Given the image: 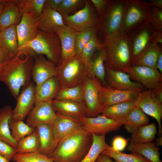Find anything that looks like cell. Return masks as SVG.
Wrapping results in <instances>:
<instances>
[{
    "label": "cell",
    "mask_w": 162,
    "mask_h": 162,
    "mask_svg": "<svg viewBox=\"0 0 162 162\" xmlns=\"http://www.w3.org/2000/svg\"><path fill=\"white\" fill-rule=\"evenodd\" d=\"M34 59L28 49L19 50L16 55L3 65L0 81L5 84L14 98H17L21 87L31 82Z\"/></svg>",
    "instance_id": "obj_1"
},
{
    "label": "cell",
    "mask_w": 162,
    "mask_h": 162,
    "mask_svg": "<svg viewBox=\"0 0 162 162\" xmlns=\"http://www.w3.org/2000/svg\"><path fill=\"white\" fill-rule=\"evenodd\" d=\"M92 136L83 127L61 139L49 157L55 162H80L92 145Z\"/></svg>",
    "instance_id": "obj_2"
},
{
    "label": "cell",
    "mask_w": 162,
    "mask_h": 162,
    "mask_svg": "<svg viewBox=\"0 0 162 162\" xmlns=\"http://www.w3.org/2000/svg\"><path fill=\"white\" fill-rule=\"evenodd\" d=\"M102 45L105 55V67L127 73L132 63L125 34L119 32L106 37Z\"/></svg>",
    "instance_id": "obj_3"
},
{
    "label": "cell",
    "mask_w": 162,
    "mask_h": 162,
    "mask_svg": "<svg viewBox=\"0 0 162 162\" xmlns=\"http://www.w3.org/2000/svg\"><path fill=\"white\" fill-rule=\"evenodd\" d=\"M28 49L36 54L45 55L46 58L56 65L59 64L61 46L56 33H48L38 30V34L33 40L26 43L18 50Z\"/></svg>",
    "instance_id": "obj_4"
},
{
    "label": "cell",
    "mask_w": 162,
    "mask_h": 162,
    "mask_svg": "<svg viewBox=\"0 0 162 162\" xmlns=\"http://www.w3.org/2000/svg\"><path fill=\"white\" fill-rule=\"evenodd\" d=\"M125 0H110L103 13L98 19L95 27L102 41L106 37L120 32Z\"/></svg>",
    "instance_id": "obj_5"
},
{
    "label": "cell",
    "mask_w": 162,
    "mask_h": 162,
    "mask_svg": "<svg viewBox=\"0 0 162 162\" xmlns=\"http://www.w3.org/2000/svg\"><path fill=\"white\" fill-rule=\"evenodd\" d=\"M152 7L142 0H125L120 32L125 34L131 30L149 22Z\"/></svg>",
    "instance_id": "obj_6"
},
{
    "label": "cell",
    "mask_w": 162,
    "mask_h": 162,
    "mask_svg": "<svg viewBox=\"0 0 162 162\" xmlns=\"http://www.w3.org/2000/svg\"><path fill=\"white\" fill-rule=\"evenodd\" d=\"M56 76L61 88H68L82 84L88 75L87 66L79 56L57 65Z\"/></svg>",
    "instance_id": "obj_7"
},
{
    "label": "cell",
    "mask_w": 162,
    "mask_h": 162,
    "mask_svg": "<svg viewBox=\"0 0 162 162\" xmlns=\"http://www.w3.org/2000/svg\"><path fill=\"white\" fill-rule=\"evenodd\" d=\"M158 32L150 22L141 25L125 34L130 53L132 66L151 43Z\"/></svg>",
    "instance_id": "obj_8"
},
{
    "label": "cell",
    "mask_w": 162,
    "mask_h": 162,
    "mask_svg": "<svg viewBox=\"0 0 162 162\" xmlns=\"http://www.w3.org/2000/svg\"><path fill=\"white\" fill-rule=\"evenodd\" d=\"M101 83L94 76L88 74L82 85V103L88 117H94L103 110L100 85Z\"/></svg>",
    "instance_id": "obj_9"
},
{
    "label": "cell",
    "mask_w": 162,
    "mask_h": 162,
    "mask_svg": "<svg viewBox=\"0 0 162 162\" xmlns=\"http://www.w3.org/2000/svg\"><path fill=\"white\" fill-rule=\"evenodd\" d=\"M99 16L91 0L74 14L63 17L64 24L77 32L95 27Z\"/></svg>",
    "instance_id": "obj_10"
},
{
    "label": "cell",
    "mask_w": 162,
    "mask_h": 162,
    "mask_svg": "<svg viewBox=\"0 0 162 162\" xmlns=\"http://www.w3.org/2000/svg\"><path fill=\"white\" fill-rule=\"evenodd\" d=\"M135 101L136 106L144 113L156 119L158 126V136H161L162 103L155 97L153 90H146L141 92Z\"/></svg>",
    "instance_id": "obj_11"
},
{
    "label": "cell",
    "mask_w": 162,
    "mask_h": 162,
    "mask_svg": "<svg viewBox=\"0 0 162 162\" xmlns=\"http://www.w3.org/2000/svg\"><path fill=\"white\" fill-rule=\"evenodd\" d=\"M127 73L131 79L140 84L146 90L153 89L162 84V74L157 69L133 65Z\"/></svg>",
    "instance_id": "obj_12"
},
{
    "label": "cell",
    "mask_w": 162,
    "mask_h": 162,
    "mask_svg": "<svg viewBox=\"0 0 162 162\" xmlns=\"http://www.w3.org/2000/svg\"><path fill=\"white\" fill-rule=\"evenodd\" d=\"M80 119L86 130L97 135H106L109 133L118 130L122 126L114 119L100 115L94 117H86Z\"/></svg>",
    "instance_id": "obj_13"
},
{
    "label": "cell",
    "mask_w": 162,
    "mask_h": 162,
    "mask_svg": "<svg viewBox=\"0 0 162 162\" xmlns=\"http://www.w3.org/2000/svg\"><path fill=\"white\" fill-rule=\"evenodd\" d=\"M34 62L32 71V77L37 87L49 79L56 76L57 65L42 55L32 54Z\"/></svg>",
    "instance_id": "obj_14"
},
{
    "label": "cell",
    "mask_w": 162,
    "mask_h": 162,
    "mask_svg": "<svg viewBox=\"0 0 162 162\" xmlns=\"http://www.w3.org/2000/svg\"><path fill=\"white\" fill-rule=\"evenodd\" d=\"M36 86L31 81L23 89L16 98L17 103L12 110V118L23 120L32 110L35 104Z\"/></svg>",
    "instance_id": "obj_15"
},
{
    "label": "cell",
    "mask_w": 162,
    "mask_h": 162,
    "mask_svg": "<svg viewBox=\"0 0 162 162\" xmlns=\"http://www.w3.org/2000/svg\"><path fill=\"white\" fill-rule=\"evenodd\" d=\"M34 105L27 116L26 124L34 128L41 124H52L56 116L52 100L39 102Z\"/></svg>",
    "instance_id": "obj_16"
},
{
    "label": "cell",
    "mask_w": 162,
    "mask_h": 162,
    "mask_svg": "<svg viewBox=\"0 0 162 162\" xmlns=\"http://www.w3.org/2000/svg\"><path fill=\"white\" fill-rule=\"evenodd\" d=\"M55 32L61 44L59 62L67 61L76 56L75 40L77 32L64 25L57 28Z\"/></svg>",
    "instance_id": "obj_17"
},
{
    "label": "cell",
    "mask_w": 162,
    "mask_h": 162,
    "mask_svg": "<svg viewBox=\"0 0 162 162\" xmlns=\"http://www.w3.org/2000/svg\"><path fill=\"white\" fill-rule=\"evenodd\" d=\"M105 67V80L107 86L122 90L142 92L146 90L140 84L132 81L127 73L115 71Z\"/></svg>",
    "instance_id": "obj_18"
},
{
    "label": "cell",
    "mask_w": 162,
    "mask_h": 162,
    "mask_svg": "<svg viewBox=\"0 0 162 162\" xmlns=\"http://www.w3.org/2000/svg\"><path fill=\"white\" fill-rule=\"evenodd\" d=\"M56 112V116L51 127L54 137L58 141L83 127L80 119Z\"/></svg>",
    "instance_id": "obj_19"
},
{
    "label": "cell",
    "mask_w": 162,
    "mask_h": 162,
    "mask_svg": "<svg viewBox=\"0 0 162 162\" xmlns=\"http://www.w3.org/2000/svg\"><path fill=\"white\" fill-rule=\"evenodd\" d=\"M103 109L113 104L128 100H135L141 91L122 90L107 86L100 85Z\"/></svg>",
    "instance_id": "obj_20"
},
{
    "label": "cell",
    "mask_w": 162,
    "mask_h": 162,
    "mask_svg": "<svg viewBox=\"0 0 162 162\" xmlns=\"http://www.w3.org/2000/svg\"><path fill=\"white\" fill-rule=\"evenodd\" d=\"M62 15L57 11L44 6L41 14L37 19L38 30L48 33H55L58 28L64 25Z\"/></svg>",
    "instance_id": "obj_21"
},
{
    "label": "cell",
    "mask_w": 162,
    "mask_h": 162,
    "mask_svg": "<svg viewBox=\"0 0 162 162\" xmlns=\"http://www.w3.org/2000/svg\"><path fill=\"white\" fill-rule=\"evenodd\" d=\"M112 119L124 125L125 128L130 134L139 127L149 124L150 121L147 115L137 106L125 114Z\"/></svg>",
    "instance_id": "obj_22"
},
{
    "label": "cell",
    "mask_w": 162,
    "mask_h": 162,
    "mask_svg": "<svg viewBox=\"0 0 162 162\" xmlns=\"http://www.w3.org/2000/svg\"><path fill=\"white\" fill-rule=\"evenodd\" d=\"M37 19L23 14L20 23L16 26L18 49L26 43L34 38L38 34Z\"/></svg>",
    "instance_id": "obj_23"
},
{
    "label": "cell",
    "mask_w": 162,
    "mask_h": 162,
    "mask_svg": "<svg viewBox=\"0 0 162 162\" xmlns=\"http://www.w3.org/2000/svg\"><path fill=\"white\" fill-rule=\"evenodd\" d=\"M36 128L40 141L39 152L49 157L53 153L58 142L54 137L51 124H41L38 125Z\"/></svg>",
    "instance_id": "obj_24"
},
{
    "label": "cell",
    "mask_w": 162,
    "mask_h": 162,
    "mask_svg": "<svg viewBox=\"0 0 162 162\" xmlns=\"http://www.w3.org/2000/svg\"><path fill=\"white\" fill-rule=\"evenodd\" d=\"M16 26L13 25L2 29L0 32V46L9 60L19 51Z\"/></svg>",
    "instance_id": "obj_25"
},
{
    "label": "cell",
    "mask_w": 162,
    "mask_h": 162,
    "mask_svg": "<svg viewBox=\"0 0 162 162\" xmlns=\"http://www.w3.org/2000/svg\"><path fill=\"white\" fill-rule=\"evenodd\" d=\"M52 104L55 111L59 113L79 119L87 117L82 103L53 99Z\"/></svg>",
    "instance_id": "obj_26"
},
{
    "label": "cell",
    "mask_w": 162,
    "mask_h": 162,
    "mask_svg": "<svg viewBox=\"0 0 162 162\" xmlns=\"http://www.w3.org/2000/svg\"><path fill=\"white\" fill-rule=\"evenodd\" d=\"M22 15L15 0H6L0 14V26L2 29L17 25L20 22Z\"/></svg>",
    "instance_id": "obj_27"
},
{
    "label": "cell",
    "mask_w": 162,
    "mask_h": 162,
    "mask_svg": "<svg viewBox=\"0 0 162 162\" xmlns=\"http://www.w3.org/2000/svg\"><path fill=\"white\" fill-rule=\"evenodd\" d=\"M60 89L59 82L56 76L46 80L36 87L35 104L52 100Z\"/></svg>",
    "instance_id": "obj_28"
},
{
    "label": "cell",
    "mask_w": 162,
    "mask_h": 162,
    "mask_svg": "<svg viewBox=\"0 0 162 162\" xmlns=\"http://www.w3.org/2000/svg\"><path fill=\"white\" fill-rule=\"evenodd\" d=\"M127 150L141 155L151 162H162L160 158V148L154 142L137 143L130 142Z\"/></svg>",
    "instance_id": "obj_29"
},
{
    "label": "cell",
    "mask_w": 162,
    "mask_h": 162,
    "mask_svg": "<svg viewBox=\"0 0 162 162\" xmlns=\"http://www.w3.org/2000/svg\"><path fill=\"white\" fill-rule=\"evenodd\" d=\"M105 55L102 47L97 50L87 66L88 74L92 75L98 79L102 84L107 86L106 81Z\"/></svg>",
    "instance_id": "obj_30"
},
{
    "label": "cell",
    "mask_w": 162,
    "mask_h": 162,
    "mask_svg": "<svg viewBox=\"0 0 162 162\" xmlns=\"http://www.w3.org/2000/svg\"><path fill=\"white\" fill-rule=\"evenodd\" d=\"M12 110L9 105L0 109V139L16 149L18 142L11 136L9 125Z\"/></svg>",
    "instance_id": "obj_31"
},
{
    "label": "cell",
    "mask_w": 162,
    "mask_h": 162,
    "mask_svg": "<svg viewBox=\"0 0 162 162\" xmlns=\"http://www.w3.org/2000/svg\"><path fill=\"white\" fill-rule=\"evenodd\" d=\"M162 52V46L153 42L143 51L134 65L143 66L157 69V60Z\"/></svg>",
    "instance_id": "obj_32"
},
{
    "label": "cell",
    "mask_w": 162,
    "mask_h": 162,
    "mask_svg": "<svg viewBox=\"0 0 162 162\" xmlns=\"http://www.w3.org/2000/svg\"><path fill=\"white\" fill-rule=\"evenodd\" d=\"M157 133L155 123L139 127L131 134L130 142L137 143L152 142Z\"/></svg>",
    "instance_id": "obj_33"
},
{
    "label": "cell",
    "mask_w": 162,
    "mask_h": 162,
    "mask_svg": "<svg viewBox=\"0 0 162 162\" xmlns=\"http://www.w3.org/2000/svg\"><path fill=\"white\" fill-rule=\"evenodd\" d=\"M46 0H16L22 14L37 19L42 13Z\"/></svg>",
    "instance_id": "obj_34"
},
{
    "label": "cell",
    "mask_w": 162,
    "mask_h": 162,
    "mask_svg": "<svg viewBox=\"0 0 162 162\" xmlns=\"http://www.w3.org/2000/svg\"><path fill=\"white\" fill-rule=\"evenodd\" d=\"M92 134V142L91 146L85 156L80 162H96L99 155L108 145L105 141V135Z\"/></svg>",
    "instance_id": "obj_35"
},
{
    "label": "cell",
    "mask_w": 162,
    "mask_h": 162,
    "mask_svg": "<svg viewBox=\"0 0 162 162\" xmlns=\"http://www.w3.org/2000/svg\"><path fill=\"white\" fill-rule=\"evenodd\" d=\"M136 106L135 100H126L104 109L101 115L113 119L125 114Z\"/></svg>",
    "instance_id": "obj_36"
},
{
    "label": "cell",
    "mask_w": 162,
    "mask_h": 162,
    "mask_svg": "<svg viewBox=\"0 0 162 162\" xmlns=\"http://www.w3.org/2000/svg\"><path fill=\"white\" fill-rule=\"evenodd\" d=\"M40 147L39 136L36 128L32 134L23 138L18 142L17 153L39 152Z\"/></svg>",
    "instance_id": "obj_37"
},
{
    "label": "cell",
    "mask_w": 162,
    "mask_h": 162,
    "mask_svg": "<svg viewBox=\"0 0 162 162\" xmlns=\"http://www.w3.org/2000/svg\"><path fill=\"white\" fill-rule=\"evenodd\" d=\"M101 154L113 159V162H151L141 155L134 153L127 154L114 150L108 145Z\"/></svg>",
    "instance_id": "obj_38"
},
{
    "label": "cell",
    "mask_w": 162,
    "mask_h": 162,
    "mask_svg": "<svg viewBox=\"0 0 162 162\" xmlns=\"http://www.w3.org/2000/svg\"><path fill=\"white\" fill-rule=\"evenodd\" d=\"M9 125L11 136L17 142L36 130V128L30 126L23 120H15L12 118L9 121Z\"/></svg>",
    "instance_id": "obj_39"
},
{
    "label": "cell",
    "mask_w": 162,
    "mask_h": 162,
    "mask_svg": "<svg viewBox=\"0 0 162 162\" xmlns=\"http://www.w3.org/2000/svg\"><path fill=\"white\" fill-rule=\"evenodd\" d=\"M102 44L101 38L97 33L83 49L79 56L87 66L96 51L102 47Z\"/></svg>",
    "instance_id": "obj_40"
},
{
    "label": "cell",
    "mask_w": 162,
    "mask_h": 162,
    "mask_svg": "<svg viewBox=\"0 0 162 162\" xmlns=\"http://www.w3.org/2000/svg\"><path fill=\"white\" fill-rule=\"evenodd\" d=\"M82 85L70 88H61L54 99L82 103Z\"/></svg>",
    "instance_id": "obj_41"
},
{
    "label": "cell",
    "mask_w": 162,
    "mask_h": 162,
    "mask_svg": "<svg viewBox=\"0 0 162 162\" xmlns=\"http://www.w3.org/2000/svg\"><path fill=\"white\" fill-rule=\"evenodd\" d=\"M97 33L95 27H90L77 32L75 40L76 56H79L84 46L90 41L92 36Z\"/></svg>",
    "instance_id": "obj_42"
},
{
    "label": "cell",
    "mask_w": 162,
    "mask_h": 162,
    "mask_svg": "<svg viewBox=\"0 0 162 162\" xmlns=\"http://www.w3.org/2000/svg\"><path fill=\"white\" fill-rule=\"evenodd\" d=\"M85 0H62L56 11L62 16L70 15L80 7L84 6Z\"/></svg>",
    "instance_id": "obj_43"
},
{
    "label": "cell",
    "mask_w": 162,
    "mask_h": 162,
    "mask_svg": "<svg viewBox=\"0 0 162 162\" xmlns=\"http://www.w3.org/2000/svg\"><path fill=\"white\" fill-rule=\"evenodd\" d=\"M12 160L16 162H55L50 158L39 152L16 153L13 157Z\"/></svg>",
    "instance_id": "obj_44"
},
{
    "label": "cell",
    "mask_w": 162,
    "mask_h": 162,
    "mask_svg": "<svg viewBox=\"0 0 162 162\" xmlns=\"http://www.w3.org/2000/svg\"><path fill=\"white\" fill-rule=\"evenodd\" d=\"M149 22L159 33H162V9L152 7Z\"/></svg>",
    "instance_id": "obj_45"
},
{
    "label": "cell",
    "mask_w": 162,
    "mask_h": 162,
    "mask_svg": "<svg viewBox=\"0 0 162 162\" xmlns=\"http://www.w3.org/2000/svg\"><path fill=\"white\" fill-rule=\"evenodd\" d=\"M16 153V149L0 139V154L11 161Z\"/></svg>",
    "instance_id": "obj_46"
},
{
    "label": "cell",
    "mask_w": 162,
    "mask_h": 162,
    "mask_svg": "<svg viewBox=\"0 0 162 162\" xmlns=\"http://www.w3.org/2000/svg\"><path fill=\"white\" fill-rule=\"evenodd\" d=\"M129 141L130 138L125 139L117 136L113 140L111 147L115 150L121 152L125 149Z\"/></svg>",
    "instance_id": "obj_47"
},
{
    "label": "cell",
    "mask_w": 162,
    "mask_h": 162,
    "mask_svg": "<svg viewBox=\"0 0 162 162\" xmlns=\"http://www.w3.org/2000/svg\"><path fill=\"white\" fill-rule=\"evenodd\" d=\"M91 1L99 16L106 9L110 0H91Z\"/></svg>",
    "instance_id": "obj_48"
},
{
    "label": "cell",
    "mask_w": 162,
    "mask_h": 162,
    "mask_svg": "<svg viewBox=\"0 0 162 162\" xmlns=\"http://www.w3.org/2000/svg\"><path fill=\"white\" fill-rule=\"evenodd\" d=\"M62 0H46L44 6L56 10L58 6Z\"/></svg>",
    "instance_id": "obj_49"
},
{
    "label": "cell",
    "mask_w": 162,
    "mask_h": 162,
    "mask_svg": "<svg viewBox=\"0 0 162 162\" xmlns=\"http://www.w3.org/2000/svg\"><path fill=\"white\" fill-rule=\"evenodd\" d=\"M153 90L155 97L162 103V84Z\"/></svg>",
    "instance_id": "obj_50"
},
{
    "label": "cell",
    "mask_w": 162,
    "mask_h": 162,
    "mask_svg": "<svg viewBox=\"0 0 162 162\" xmlns=\"http://www.w3.org/2000/svg\"><path fill=\"white\" fill-rule=\"evenodd\" d=\"M9 60L5 52L0 46V64H4Z\"/></svg>",
    "instance_id": "obj_51"
},
{
    "label": "cell",
    "mask_w": 162,
    "mask_h": 162,
    "mask_svg": "<svg viewBox=\"0 0 162 162\" xmlns=\"http://www.w3.org/2000/svg\"><path fill=\"white\" fill-rule=\"evenodd\" d=\"M96 162H113V161L109 156L101 154L98 157Z\"/></svg>",
    "instance_id": "obj_52"
},
{
    "label": "cell",
    "mask_w": 162,
    "mask_h": 162,
    "mask_svg": "<svg viewBox=\"0 0 162 162\" xmlns=\"http://www.w3.org/2000/svg\"><path fill=\"white\" fill-rule=\"evenodd\" d=\"M148 2L152 6L162 9V0H150Z\"/></svg>",
    "instance_id": "obj_53"
},
{
    "label": "cell",
    "mask_w": 162,
    "mask_h": 162,
    "mask_svg": "<svg viewBox=\"0 0 162 162\" xmlns=\"http://www.w3.org/2000/svg\"><path fill=\"white\" fill-rule=\"evenodd\" d=\"M157 69L162 74V52L160 54L157 60Z\"/></svg>",
    "instance_id": "obj_54"
},
{
    "label": "cell",
    "mask_w": 162,
    "mask_h": 162,
    "mask_svg": "<svg viewBox=\"0 0 162 162\" xmlns=\"http://www.w3.org/2000/svg\"><path fill=\"white\" fill-rule=\"evenodd\" d=\"M154 41L156 42L162 46V33H158L155 38Z\"/></svg>",
    "instance_id": "obj_55"
},
{
    "label": "cell",
    "mask_w": 162,
    "mask_h": 162,
    "mask_svg": "<svg viewBox=\"0 0 162 162\" xmlns=\"http://www.w3.org/2000/svg\"><path fill=\"white\" fill-rule=\"evenodd\" d=\"M156 142H155L156 146L159 147L162 146V136L159 137L158 138L155 139Z\"/></svg>",
    "instance_id": "obj_56"
},
{
    "label": "cell",
    "mask_w": 162,
    "mask_h": 162,
    "mask_svg": "<svg viewBox=\"0 0 162 162\" xmlns=\"http://www.w3.org/2000/svg\"><path fill=\"white\" fill-rule=\"evenodd\" d=\"M6 1V0H0V14L3 10L4 3Z\"/></svg>",
    "instance_id": "obj_57"
},
{
    "label": "cell",
    "mask_w": 162,
    "mask_h": 162,
    "mask_svg": "<svg viewBox=\"0 0 162 162\" xmlns=\"http://www.w3.org/2000/svg\"><path fill=\"white\" fill-rule=\"evenodd\" d=\"M8 159L0 154V162H10Z\"/></svg>",
    "instance_id": "obj_58"
},
{
    "label": "cell",
    "mask_w": 162,
    "mask_h": 162,
    "mask_svg": "<svg viewBox=\"0 0 162 162\" xmlns=\"http://www.w3.org/2000/svg\"><path fill=\"white\" fill-rule=\"evenodd\" d=\"M4 64H0V76Z\"/></svg>",
    "instance_id": "obj_59"
},
{
    "label": "cell",
    "mask_w": 162,
    "mask_h": 162,
    "mask_svg": "<svg viewBox=\"0 0 162 162\" xmlns=\"http://www.w3.org/2000/svg\"><path fill=\"white\" fill-rule=\"evenodd\" d=\"M2 28L0 26V32H1V30H2Z\"/></svg>",
    "instance_id": "obj_60"
}]
</instances>
